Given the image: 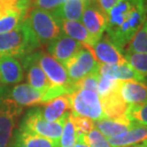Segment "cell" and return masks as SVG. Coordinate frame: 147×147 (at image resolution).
<instances>
[{"instance_id":"1","label":"cell","mask_w":147,"mask_h":147,"mask_svg":"<svg viewBox=\"0 0 147 147\" xmlns=\"http://www.w3.org/2000/svg\"><path fill=\"white\" fill-rule=\"evenodd\" d=\"M147 19V0H119L107 13L106 33L123 50Z\"/></svg>"},{"instance_id":"2","label":"cell","mask_w":147,"mask_h":147,"mask_svg":"<svg viewBox=\"0 0 147 147\" xmlns=\"http://www.w3.org/2000/svg\"><path fill=\"white\" fill-rule=\"evenodd\" d=\"M39 47L25 20L13 31L0 34V57H13L22 58L36 51Z\"/></svg>"},{"instance_id":"3","label":"cell","mask_w":147,"mask_h":147,"mask_svg":"<svg viewBox=\"0 0 147 147\" xmlns=\"http://www.w3.org/2000/svg\"><path fill=\"white\" fill-rule=\"evenodd\" d=\"M25 21L40 47L48 45L52 40L62 34L59 20L51 11L29 8Z\"/></svg>"},{"instance_id":"4","label":"cell","mask_w":147,"mask_h":147,"mask_svg":"<svg viewBox=\"0 0 147 147\" xmlns=\"http://www.w3.org/2000/svg\"><path fill=\"white\" fill-rule=\"evenodd\" d=\"M68 115L69 113L57 121H48L44 119L42 110L38 107H34L23 117L18 129L59 142L64 121Z\"/></svg>"},{"instance_id":"5","label":"cell","mask_w":147,"mask_h":147,"mask_svg":"<svg viewBox=\"0 0 147 147\" xmlns=\"http://www.w3.org/2000/svg\"><path fill=\"white\" fill-rule=\"evenodd\" d=\"M30 55L41 67L53 86L64 89L68 94L73 92L74 83L70 80L68 74L62 63H60L59 61H57L48 53L44 51L36 50L31 53Z\"/></svg>"},{"instance_id":"6","label":"cell","mask_w":147,"mask_h":147,"mask_svg":"<svg viewBox=\"0 0 147 147\" xmlns=\"http://www.w3.org/2000/svg\"><path fill=\"white\" fill-rule=\"evenodd\" d=\"M71 113L92 119L93 121L105 119L98 94L91 90L78 89L70 94Z\"/></svg>"},{"instance_id":"7","label":"cell","mask_w":147,"mask_h":147,"mask_svg":"<svg viewBox=\"0 0 147 147\" xmlns=\"http://www.w3.org/2000/svg\"><path fill=\"white\" fill-rule=\"evenodd\" d=\"M22 111L23 107L11 99L0 96V147H10Z\"/></svg>"},{"instance_id":"8","label":"cell","mask_w":147,"mask_h":147,"mask_svg":"<svg viewBox=\"0 0 147 147\" xmlns=\"http://www.w3.org/2000/svg\"><path fill=\"white\" fill-rule=\"evenodd\" d=\"M73 83L88 75L98 72L99 64L89 48L83 46L76 54L63 64Z\"/></svg>"},{"instance_id":"9","label":"cell","mask_w":147,"mask_h":147,"mask_svg":"<svg viewBox=\"0 0 147 147\" xmlns=\"http://www.w3.org/2000/svg\"><path fill=\"white\" fill-rule=\"evenodd\" d=\"M29 9L28 0L17 3H0V34L9 33L19 27L25 20Z\"/></svg>"},{"instance_id":"10","label":"cell","mask_w":147,"mask_h":147,"mask_svg":"<svg viewBox=\"0 0 147 147\" xmlns=\"http://www.w3.org/2000/svg\"><path fill=\"white\" fill-rule=\"evenodd\" d=\"M80 20L96 41L103 36L107 27V14L99 8L96 0H87Z\"/></svg>"},{"instance_id":"11","label":"cell","mask_w":147,"mask_h":147,"mask_svg":"<svg viewBox=\"0 0 147 147\" xmlns=\"http://www.w3.org/2000/svg\"><path fill=\"white\" fill-rule=\"evenodd\" d=\"M2 96L13 100L14 103L21 107L36 106L45 104V95L36 90L28 83L17 84L8 89L7 86L3 87Z\"/></svg>"},{"instance_id":"12","label":"cell","mask_w":147,"mask_h":147,"mask_svg":"<svg viewBox=\"0 0 147 147\" xmlns=\"http://www.w3.org/2000/svg\"><path fill=\"white\" fill-rule=\"evenodd\" d=\"M89 49L98 64H120L126 62L123 50L117 46L107 34L102 36Z\"/></svg>"},{"instance_id":"13","label":"cell","mask_w":147,"mask_h":147,"mask_svg":"<svg viewBox=\"0 0 147 147\" xmlns=\"http://www.w3.org/2000/svg\"><path fill=\"white\" fill-rule=\"evenodd\" d=\"M83 45L64 34H59L47 45V52L60 63L64 64L73 57Z\"/></svg>"},{"instance_id":"14","label":"cell","mask_w":147,"mask_h":147,"mask_svg":"<svg viewBox=\"0 0 147 147\" xmlns=\"http://www.w3.org/2000/svg\"><path fill=\"white\" fill-rule=\"evenodd\" d=\"M24 78V69L18 58L0 57V86L17 84Z\"/></svg>"},{"instance_id":"15","label":"cell","mask_w":147,"mask_h":147,"mask_svg":"<svg viewBox=\"0 0 147 147\" xmlns=\"http://www.w3.org/2000/svg\"><path fill=\"white\" fill-rule=\"evenodd\" d=\"M98 74L102 76L122 81L135 80L143 82L145 80V76L138 73L127 61L120 64H99Z\"/></svg>"},{"instance_id":"16","label":"cell","mask_w":147,"mask_h":147,"mask_svg":"<svg viewBox=\"0 0 147 147\" xmlns=\"http://www.w3.org/2000/svg\"><path fill=\"white\" fill-rule=\"evenodd\" d=\"M136 126L138 124L132 121L126 115L116 119L105 117L95 121V127L107 139L125 133Z\"/></svg>"},{"instance_id":"17","label":"cell","mask_w":147,"mask_h":147,"mask_svg":"<svg viewBox=\"0 0 147 147\" xmlns=\"http://www.w3.org/2000/svg\"><path fill=\"white\" fill-rule=\"evenodd\" d=\"M119 87L113 90L107 95L99 98L103 113L108 119H116V117L124 116L129 106L120 95Z\"/></svg>"},{"instance_id":"18","label":"cell","mask_w":147,"mask_h":147,"mask_svg":"<svg viewBox=\"0 0 147 147\" xmlns=\"http://www.w3.org/2000/svg\"><path fill=\"white\" fill-rule=\"evenodd\" d=\"M42 115L48 121H57L64 117L71 110V96L70 94L59 96L43 104Z\"/></svg>"},{"instance_id":"19","label":"cell","mask_w":147,"mask_h":147,"mask_svg":"<svg viewBox=\"0 0 147 147\" xmlns=\"http://www.w3.org/2000/svg\"><path fill=\"white\" fill-rule=\"evenodd\" d=\"M119 92L128 105L140 104L147 101V84L144 82L121 80Z\"/></svg>"},{"instance_id":"20","label":"cell","mask_w":147,"mask_h":147,"mask_svg":"<svg viewBox=\"0 0 147 147\" xmlns=\"http://www.w3.org/2000/svg\"><path fill=\"white\" fill-rule=\"evenodd\" d=\"M10 147H59V142L17 129Z\"/></svg>"},{"instance_id":"21","label":"cell","mask_w":147,"mask_h":147,"mask_svg":"<svg viewBox=\"0 0 147 147\" xmlns=\"http://www.w3.org/2000/svg\"><path fill=\"white\" fill-rule=\"evenodd\" d=\"M113 147H133L147 140V126L138 125L119 136L107 139Z\"/></svg>"},{"instance_id":"22","label":"cell","mask_w":147,"mask_h":147,"mask_svg":"<svg viewBox=\"0 0 147 147\" xmlns=\"http://www.w3.org/2000/svg\"><path fill=\"white\" fill-rule=\"evenodd\" d=\"M59 22L62 34L78 41L83 46L90 48L96 42L80 21L59 20Z\"/></svg>"},{"instance_id":"23","label":"cell","mask_w":147,"mask_h":147,"mask_svg":"<svg viewBox=\"0 0 147 147\" xmlns=\"http://www.w3.org/2000/svg\"><path fill=\"white\" fill-rule=\"evenodd\" d=\"M87 0H67L52 11L58 20L79 21L81 19Z\"/></svg>"},{"instance_id":"24","label":"cell","mask_w":147,"mask_h":147,"mask_svg":"<svg viewBox=\"0 0 147 147\" xmlns=\"http://www.w3.org/2000/svg\"><path fill=\"white\" fill-rule=\"evenodd\" d=\"M79 135L76 129L73 120L70 117V113L64 121L63 130L59 139V147H73L78 142Z\"/></svg>"},{"instance_id":"25","label":"cell","mask_w":147,"mask_h":147,"mask_svg":"<svg viewBox=\"0 0 147 147\" xmlns=\"http://www.w3.org/2000/svg\"><path fill=\"white\" fill-rule=\"evenodd\" d=\"M126 51L147 54V19L130 42L127 44Z\"/></svg>"},{"instance_id":"26","label":"cell","mask_w":147,"mask_h":147,"mask_svg":"<svg viewBox=\"0 0 147 147\" xmlns=\"http://www.w3.org/2000/svg\"><path fill=\"white\" fill-rule=\"evenodd\" d=\"M125 115L136 124L147 126V101L129 105Z\"/></svg>"},{"instance_id":"27","label":"cell","mask_w":147,"mask_h":147,"mask_svg":"<svg viewBox=\"0 0 147 147\" xmlns=\"http://www.w3.org/2000/svg\"><path fill=\"white\" fill-rule=\"evenodd\" d=\"M124 57L138 73L143 76H147V54L126 51Z\"/></svg>"},{"instance_id":"28","label":"cell","mask_w":147,"mask_h":147,"mask_svg":"<svg viewBox=\"0 0 147 147\" xmlns=\"http://www.w3.org/2000/svg\"><path fill=\"white\" fill-rule=\"evenodd\" d=\"M83 140L90 147H113L108 142L107 138H105L96 127L84 135Z\"/></svg>"},{"instance_id":"29","label":"cell","mask_w":147,"mask_h":147,"mask_svg":"<svg viewBox=\"0 0 147 147\" xmlns=\"http://www.w3.org/2000/svg\"><path fill=\"white\" fill-rule=\"evenodd\" d=\"M98 79H99L98 72L91 74V75H88L85 76V78H81L80 80L75 82V83L73 84V89L74 91L78 90V89L91 90V91H94V92L98 93Z\"/></svg>"},{"instance_id":"30","label":"cell","mask_w":147,"mask_h":147,"mask_svg":"<svg viewBox=\"0 0 147 147\" xmlns=\"http://www.w3.org/2000/svg\"><path fill=\"white\" fill-rule=\"evenodd\" d=\"M70 117L73 120L79 136H84L95 128V121H93L92 119H88V117L76 116V115H74L72 113H70Z\"/></svg>"},{"instance_id":"31","label":"cell","mask_w":147,"mask_h":147,"mask_svg":"<svg viewBox=\"0 0 147 147\" xmlns=\"http://www.w3.org/2000/svg\"><path fill=\"white\" fill-rule=\"evenodd\" d=\"M28 1L29 8H36L52 13L67 0H28Z\"/></svg>"},{"instance_id":"32","label":"cell","mask_w":147,"mask_h":147,"mask_svg":"<svg viewBox=\"0 0 147 147\" xmlns=\"http://www.w3.org/2000/svg\"><path fill=\"white\" fill-rule=\"evenodd\" d=\"M119 1V0H96V2L98 3L99 8H100L106 14L109 13V11Z\"/></svg>"},{"instance_id":"33","label":"cell","mask_w":147,"mask_h":147,"mask_svg":"<svg viewBox=\"0 0 147 147\" xmlns=\"http://www.w3.org/2000/svg\"><path fill=\"white\" fill-rule=\"evenodd\" d=\"M73 147H90V146L83 140V136H79L78 142H76V144Z\"/></svg>"},{"instance_id":"34","label":"cell","mask_w":147,"mask_h":147,"mask_svg":"<svg viewBox=\"0 0 147 147\" xmlns=\"http://www.w3.org/2000/svg\"><path fill=\"white\" fill-rule=\"evenodd\" d=\"M20 0H0V3H11V4H14L17 3Z\"/></svg>"},{"instance_id":"35","label":"cell","mask_w":147,"mask_h":147,"mask_svg":"<svg viewBox=\"0 0 147 147\" xmlns=\"http://www.w3.org/2000/svg\"><path fill=\"white\" fill-rule=\"evenodd\" d=\"M133 147H147V140H145V142H143L142 143H140V144H138L136 146H133Z\"/></svg>"}]
</instances>
